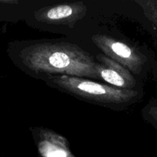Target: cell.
Wrapping results in <instances>:
<instances>
[{
  "label": "cell",
  "mask_w": 157,
  "mask_h": 157,
  "mask_svg": "<svg viewBox=\"0 0 157 157\" xmlns=\"http://www.w3.org/2000/svg\"><path fill=\"white\" fill-rule=\"evenodd\" d=\"M38 150L43 157H75L67 147V141L49 131L41 135Z\"/></svg>",
  "instance_id": "cell-5"
},
{
  "label": "cell",
  "mask_w": 157,
  "mask_h": 157,
  "mask_svg": "<svg viewBox=\"0 0 157 157\" xmlns=\"http://www.w3.org/2000/svg\"><path fill=\"white\" fill-rule=\"evenodd\" d=\"M100 63L97 70L100 78L117 88L128 89L135 85V80L130 71L106 55H98Z\"/></svg>",
  "instance_id": "cell-4"
},
{
  "label": "cell",
  "mask_w": 157,
  "mask_h": 157,
  "mask_svg": "<svg viewBox=\"0 0 157 157\" xmlns=\"http://www.w3.org/2000/svg\"><path fill=\"white\" fill-rule=\"evenodd\" d=\"M93 41L105 53L106 56L137 74L140 73L147 61L146 57L139 52L130 48L128 44L110 37L102 35H94Z\"/></svg>",
  "instance_id": "cell-3"
},
{
  "label": "cell",
  "mask_w": 157,
  "mask_h": 157,
  "mask_svg": "<svg viewBox=\"0 0 157 157\" xmlns=\"http://www.w3.org/2000/svg\"><path fill=\"white\" fill-rule=\"evenodd\" d=\"M51 86L78 98L102 104H127L136 93L130 89H120L78 77L59 75L48 78Z\"/></svg>",
  "instance_id": "cell-2"
},
{
  "label": "cell",
  "mask_w": 157,
  "mask_h": 157,
  "mask_svg": "<svg viewBox=\"0 0 157 157\" xmlns=\"http://www.w3.org/2000/svg\"><path fill=\"white\" fill-rule=\"evenodd\" d=\"M79 9L78 4H64L54 6L44 12V18L50 21L67 19L77 15Z\"/></svg>",
  "instance_id": "cell-6"
},
{
  "label": "cell",
  "mask_w": 157,
  "mask_h": 157,
  "mask_svg": "<svg viewBox=\"0 0 157 157\" xmlns=\"http://www.w3.org/2000/svg\"><path fill=\"white\" fill-rule=\"evenodd\" d=\"M148 17L150 18L157 29V1L150 2L147 6Z\"/></svg>",
  "instance_id": "cell-8"
},
{
  "label": "cell",
  "mask_w": 157,
  "mask_h": 157,
  "mask_svg": "<svg viewBox=\"0 0 157 157\" xmlns=\"http://www.w3.org/2000/svg\"><path fill=\"white\" fill-rule=\"evenodd\" d=\"M23 65L30 71L44 75L100 78L91 55L69 43H38L20 54Z\"/></svg>",
  "instance_id": "cell-1"
},
{
  "label": "cell",
  "mask_w": 157,
  "mask_h": 157,
  "mask_svg": "<svg viewBox=\"0 0 157 157\" xmlns=\"http://www.w3.org/2000/svg\"><path fill=\"white\" fill-rule=\"evenodd\" d=\"M149 121L157 129V99L150 104L146 110Z\"/></svg>",
  "instance_id": "cell-7"
}]
</instances>
